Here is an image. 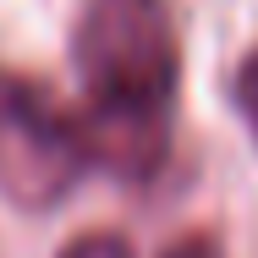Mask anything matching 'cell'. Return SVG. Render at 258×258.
I'll use <instances>...</instances> for the list:
<instances>
[{
	"label": "cell",
	"mask_w": 258,
	"mask_h": 258,
	"mask_svg": "<svg viewBox=\"0 0 258 258\" xmlns=\"http://www.w3.org/2000/svg\"><path fill=\"white\" fill-rule=\"evenodd\" d=\"M83 77V149L115 181H149L170 159L181 39L170 0H83L72 28Z\"/></svg>",
	"instance_id": "1"
},
{
	"label": "cell",
	"mask_w": 258,
	"mask_h": 258,
	"mask_svg": "<svg viewBox=\"0 0 258 258\" xmlns=\"http://www.w3.org/2000/svg\"><path fill=\"white\" fill-rule=\"evenodd\" d=\"M88 170L77 115L22 72L0 66V192L17 209H55Z\"/></svg>",
	"instance_id": "2"
},
{
	"label": "cell",
	"mask_w": 258,
	"mask_h": 258,
	"mask_svg": "<svg viewBox=\"0 0 258 258\" xmlns=\"http://www.w3.org/2000/svg\"><path fill=\"white\" fill-rule=\"evenodd\" d=\"M231 104H236V115L247 121V132H253V143H258V44L236 60V77H231Z\"/></svg>",
	"instance_id": "3"
},
{
	"label": "cell",
	"mask_w": 258,
	"mask_h": 258,
	"mask_svg": "<svg viewBox=\"0 0 258 258\" xmlns=\"http://www.w3.org/2000/svg\"><path fill=\"white\" fill-rule=\"evenodd\" d=\"M60 258H138V253L121 231H83L60 247Z\"/></svg>",
	"instance_id": "4"
},
{
	"label": "cell",
	"mask_w": 258,
	"mask_h": 258,
	"mask_svg": "<svg viewBox=\"0 0 258 258\" xmlns=\"http://www.w3.org/2000/svg\"><path fill=\"white\" fill-rule=\"evenodd\" d=\"M159 258H225V247H220L214 231H187V236H176Z\"/></svg>",
	"instance_id": "5"
}]
</instances>
